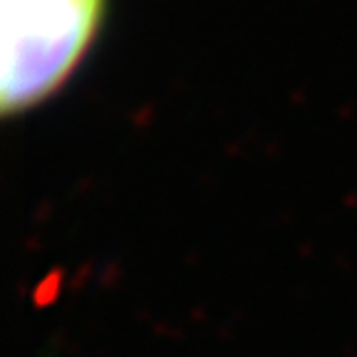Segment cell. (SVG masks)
<instances>
[{"label": "cell", "mask_w": 357, "mask_h": 357, "mask_svg": "<svg viewBox=\"0 0 357 357\" xmlns=\"http://www.w3.org/2000/svg\"><path fill=\"white\" fill-rule=\"evenodd\" d=\"M107 0H3L0 109L47 102L77 73L100 35Z\"/></svg>", "instance_id": "obj_1"}]
</instances>
